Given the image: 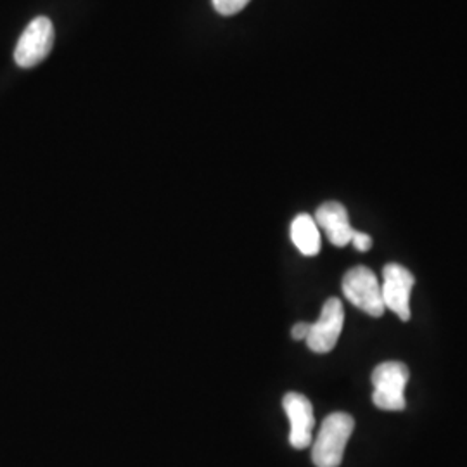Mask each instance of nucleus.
<instances>
[{
    "label": "nucleus",
    "mask_w": 467,
    "mask_h": 467,
    "mask_svg": "<svg viewBox=\"0 0 467 467\" xmlns=\"http://www.w3.org/2000/svg\"><path fill=\"white\" fill-rule=\"evenodd\" d=\"M355 428L350 414L334 412L324 419L317 438L312 445V461L317 467H339L347 443Z\"/></svg>",
    "instance_id": "f257e3e1"
},
{
    "label": "nucleus",
    "mask_w": 467,
    "mask_h": 467,
    "mask_svg": "<svg viewBox=\"0 0 467 467\" xmlns=\"http://www.w3.org/2000/svg\"><path fill=\"white\" fill-rule=\"evenodd\" d=\"M341 287L343 295L353 306L360 308L370 317L383 316L386 306L381 295V285L370 268L366 265L350 268L341 281Z\"/></svg>",
    "instance_id": "f03ea898"
},
{
    "label": "nucleus",
    "mask_w": 467,
    "mask_h": 467,
    "mask_svg": "<svg viewBox=\"0 0 467 467\" xmlns=\"http://www.w3.org/2000/svg\"><path fill=\"white\" fill-rule=\"evenodd\" d=\"M410 372L401 362H383L372 372L374 393L372 401L381 410H403L405 409V386Z\"/></svg>",
    "instance_id": "7ed1b4c3"
},
{
    "label": "nucleus",
    "mask_w": 467,
    "mask_h": 467,
    "mask_svg": "<svg viewBox=\"0 0 467 467\" xmlns=\"http://www.w3.org/2000/svg\"><path fill=\"white\" fill-rule=\"evenodd\" d=\"M54 46V26L49 17L38 16L26 26V30L19 36L15 61L17 67H34L40 65L52 50Z\"/></svg>",
    "instance_id": "20e7f679"
},
{
    "label": "nucleus",
    "mask_w": 467,
    "mask_h": 467,
    "mask_svg": "<svg viewBox=\"0 0 467 467\" xmlns=\"http://www.w3.org/2000/svg\"><path fill=\"white\" fill-rule=\"evenodd\" d=\"M383 277L381 295L384 306L407 322L410 318V291L416 284V277L409 268L399 264L384 265Z\"/></svg>",
    "instance_id": "39448f33"
},
{
    "label": "nucleus",
    "mask_w": 467,
    "mask_h": 467,
    "mask_svg": "<svg viewBox=\"0 0 467 467\" xmlns=\"http://www.w3.org/2000/svg\"><path fill=\"white\" fill-rule=\"evenodd\" d=\"M345 324V308L337 298H329L322 306V314L317 322L310 324L306 336L308 348L316 353H329L334 350L339 334Z\"/></svg>",
    "instance_id": "423d86ee"
},
{
    "label": "nucleus",
    "mask_w": 467,
    "mask_h": 467,
    "mask_svg": "<svg viewBox=\"0 0 467 467\" xmlns=\"http://www.w3.org/2000/svg\"><path fill=\"white\" fill-rule=\"evenodd\" d=\"M283 407L291 424V433H289L291 447L296 451L310 447L314 440V426H316L314 407L310 400L301 393L291 391L284 397Z\"/></svg>",
    "instance_id": "0eeeda50"
},
{
    "label": "nucleus",
    "mask_w": 467,
    "mask_h": 467,
    "mask_svg": "<svg viewBox=\"0 0 467 467\" xmlns=\"http://www.w3.org/2000/svg\"><path fill=\"white\" fill-rule=\"evenodd\" d=\"M316 223L320 229H324V233L327 234L331 244L343 248L351 243V235H353V227H351L350 217L347 208L341 202L329 201L318 206L316 212Z\"/></svg>",
    "instance_id": "6e6552de"
},
{
    "label": "nucleus",
    "mask_w": 467,
    "mask_h": 467,
    "mask_svg": "<svg viewBox=\"0 0 467 467\" xmlns=\"http://www.w3.org/2000/svg\"><path fill=\"white\" fill-rule=\"evenodd\" d=\"M291 241L305 256H316L320 251V233L316 220L301 213L291 223Z\"/></svg>",
    "instance_id": "1a4fd4ad"
},
{
    "label": "nucleus",
    "mask_w": 467,
    "mask_h": 467,
    "mask_svg": "<svg viewBox=\"0 0 467 467\" xmlns=\"http://www.w3.org/2000/svg\"><path fill=\"white\" fill-rule=\"evenodd\" d=\"M212 2H213L215 11L222 16L237 15L250 4V0H212Z\"/></svg>",
    "instance_id": "9d476101"
},
{
    "label": "nucleus",
    "mask_w": 467,
    "mask_h": 467,
    "mask_svg": "<svg viewBox=\"0 0 467 467\" xmlns=\"http://www.w3.org/2000/svg\"><path fill=\"white\" fill-rule=\"evenodd\" d=\"M351 244L355 246V250L366 253V251H368L370 248H372V237H370L368 234L353 231V235H351Z\"/></svg>",
    "instance_id": "9b49d317"
},
{
    "label": "nucleus",
    "mask_w": 467,
    "mask_h": 467,
    "mask_svg": "<svg viewBox=\"0 0 467 467\" xmlns=\"http://www.w3.org/2000/svg\"><path fill=\"white\" fill-rule=\"evenodd\" d=\"M308 331H310V324H306V322H298L295 327H293V331H291V336H293V339H306V336H308Z\"/></svg>",
    "instance_id": "f8f14e48"
}]
</instances>
